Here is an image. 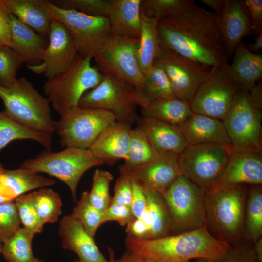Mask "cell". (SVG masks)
<instances>
[{
  "instance_id": "cell-55",
  "label": "cell",
  "mask_w": 262,
  "mask_h": 262,
  "mask_svg": "<svg viewBox=\"0 0 262 262\" xmlns=\"http://www.w3.org/2000/svg\"><path fill=\"white\" fill-rule=\"evenodd\" d=\"M252 245L259 262H262V237L253 243Z\"/></svg>"
},
{
  "instance_id": "cell-28",
  "label": "cell",
  "mask_w": 262,
  "mask_h": 262,
  "mask_svg": "<svg viewBox=\"0 0 262 262\" xmlns=\"http://www.w3.org/2000/svg\"><path fill=\"white\" fill-rule=\"evenodd\" d=\"M10 14L43 36H49L53 18L43 0H4Z\"/></svg>"
},
{
  "instance_id": "cell-60",
  "label": "cell",
  "mask_w": 262,
  "mask_h": 262,
  "mask_svg": "<svg viewBox=\"0 0 262 262\" xmlns=\"http://www.w3.org/2000/svg\"><path fill=\"white\" fill-rule=\"evenodd\" d=\"M71 262H82L78 260L72 261Z\"/></svg>"
},
{
  "instance_id": "cell-18",
  "label": "cell",
  "mask_w": 262,
  "mask_h": 262,
  "mask_svg": "<svg viewBox=\"0 0 262 262\" xmlns=\"http://www.w3.org/2000/svg\"><path fill=\"white\" fill-rule=\"evenodd\" d=\"M262 151L235 149L231 147L225 169L212 189L243 185H262Z\"/></svg>"
},
{
  "instance_id": "cell-7",
  "label": "cell",
  "mask_w": 262,
  "mask_h": 262,
  "mask_svg": "<svg viewBox=\"0 0 262 262\" xmlns=\"http://www.w3.org/2000/svg\"><path fill=\"white\" fill-rule=\"evenodd\" d=\"M103 164L89 149L67 147L60 152L48 151L35 158L28 159L20 167L37 173H45L58 179L69 187L75 200L82 176L90 168Z\"/></svg>"
},
{
  "instance_id": "cell-16",
  "label": "cell",
  "mask_w": 262,
  "mask_h": 262,
  "mask_svg": "<svg viewBox=\"0 0 262 262\" xmlns=\"http://www.w3.org/2000/svg\"><path fill=\"white\" fill-rule=\"evenodd\" d=\"M48 36L49 41L41 56V63L27 67L49 79L66 71L78 52L71 35L60 21L53 19Z\"/></svg>"
},
{
  "instance_id": "cell-32",
  "label": "cell",
  "mask_w": 262,
  "mask_h": 262,
  "mask_svg": "<svg viewBox=\"0 0 262 262\" xmlns=\"http://www.w3.org/2000/svg\"><path fill=\"white\" fill-rule=\"evenodd\" d=\"M262 237V187L248 189L245 209L243 242L252 245Z\"/></svg>"
},
{
  "instance_id": "cell-20",
  "label": "cell",
  "mask_w": 262,
  "mask_h": 262,
  "mask_svg": "<svg viewBox=\"0 0 262 262\" xmlns=\"http://www.w3.org/2000/svg\"><path fill=\"white\" fill-rule=\"evenodd\" d=\"M131 126L115 121L106 127L88 149L104 164H113L126 160L130 141Z\"/></svg>"
},
{
  "instance_id": "cell-10",
  "label": "cell",
  "mask_w": 262,
  "mask_h": 262,
  "mask_svg": "<svg viewBox=\"0 0 262 262\" xmlns=\"http://www.w3.org/2000/svg\"><path fill=\"white\" fill-rule=\"evenodd\" d=\"M43 3L52 18L61 22L68 30L79 55L93 58L110 38L107 17L90 16L73 10L63 9L49 0H43Z\"/></svg>"
},
{
  "instance_id": "cell-54",
  "label": "cell",
  "mask_w": 262,
  "mask_h": 262,
  "mask_svg": "<svg viewBox=\"0 0 262 262\" xmlns=\"http://www.w3.org/2000/svg\"><path fill=\"white\" fill-rule=\"evenodd\" d=\"M245 46L251 52L259 54L262 48V33L256 35L253 43L247 44Z\"/></svg>"
},
{
  "instance_id": "cell-37",
  "label": "cell",
  "mask_w": 262,
  "mask_h": 262,
  "mask_svg": "<svg viewBox=\"0 0 262 262\" xmlns=\"http://www.w3.org/2000/svg\"><path fill=\"white\" fill-rule=\"evenodd\" d=\"M196 5L192 0H144L141 8L147 16L158 21L168 16L188 15Z\"/></svg>"
},
{
  "instance_id": "cell-51",
  "label": "cell",
  "mask_w": 262,
  "mask_h": 262,
  "mask_svg": "<svg viewBox=\"0 0 262 262\" xmlns=\"http://www.w3.org/2000/svg\"><path fill=\"white\" fill-rule=\"evenodd\" d=\"M115 262H152L144 257L127 250Z\"/></svg>"
},
{
  "instance_id": "cell-56",
  "label": "cell",
  "mask_w": 262,
  "mask_h": 262,
  "mask_svg": "<svg viewBox=\"0 0 262 262\" xmlns=\"http://www.w3.org/2000/svg\"><path fill=\"white\" fill-rule=\"evenodd\" d=\"M108 249L109 256V262H115V258L113 249L111 247H109Z\"/></svg>"
},
{
  "instance_id": "cell-39",
  "label": "cell",
  "mask_w": 262,
  "mask_h": 262,
  "mask_svg": "<svg viewBox=\"0 0 262 262\" xmlns=\"http://www.w3.org/2000/svg\"><path fill=\"white\" fill-rule=\"evenodd\" d=\"M69 215L80 223L93 238L97 229L102 224V213L91 204L89 199V192L87 191H84L81 194L79 201Z\"/></svg>"
},
{
  "instance_id": "cell-45",
  "label": "cell",
  "mask_w": 262,
  "mask_h": 262,
  "mask_svg": "<svg viewBox=\"0 0 262 262\" xmlns=\"http://www.w3.org/2000/svg\"><path fill=\"white\" fill-rule=\"evenodd\" d=\"M219 262H259L252 245L244 242L230 245Z\"/></svg>"
},
{
  "instance_id": "cell-25",
  "label": "cell",
  "mask_w": 262,
  "mask_h": 262,
  "mask_svg": "<svg viewBox=\"0 0 262 262\" xmlns=\"http://www.w3.org/2000/svg\"><path fill=\"white\" fill-rule=\"evenodd\" d=\"M55 183L54 180L27 169L7 170L2 167L0 169V199L2 202L14 201L28 191Z\"/></svg>"
},
{
  "instance_id": "cell-43",
  "label": "cell",
  "mask_w": 262,
  "mask_h": 262,
  "mask_svg": "<svg viewBox=\"0 0 262 262\" xmlns=\"http://www.w3.org/2000/svg\"><path fill=\"white\" fill-rule=\"evenodd\" d=\"M21 224L33 233H41L44 224L41 221L33 205L31 193L24 194L14 200Z\"/></svg>"
},
{
  "instance_id": "cell-30",
  "label": "cell",
  "mask_w": 262,
  "mask_h": 262,
  "mask_svg": "<svg viewBox=\"0 0 262 262\" xmlns=\"http://www.w3.org/2000/svg\"><path fill=\"white\" fill-rule=\"evenodd\" d=\"M141 29L137 50V58L144 75L153 66L161 43L157 30L158 20L147 16L141 8Z\"/></svg>"
},
{
  "instance_id": "cell-47",
  "label": "cell",
  "mask_w": 262,
  "mask_h": 262,
  "mask_svg": "<svg viewBox=\"0 0 262 262\" xmlns=\"http://www.w3.org/2000/svg\"><path fill=\"white\" fill-rule=\"evenodd\" d=\"M120 174L116 180L111 203L119 204L131 207L132 198L131 181L126 175Z\"/></svg>"
},
{
  "instance_id": "cell-38",
  "label": "cell",
  "mask_w": 262,
  "mask_h": 262,
  "mask_svg": "<svg viewBox=\"0 0 262 262\" xmlns=\"http://www.w3.org/2000/svg\"><path fill=\"white\" fill-rule=\"evenodd\" d=\"M31 196L37 213L43 224L58 220L62 213V204L57 192L42 188L31 193Z\"/></svg>"
},
{
  "instance_id": "cell-23",
  "label": "cell",
  "mask_w": 262,
  "mask_h": 262,
  "mask_svg": "<svg viewBox=\"0 0 262 262\" xmlns=\"http://www.w3.org/2000/svg\"><path fill=\"white\" fill-rule=\"evenodd\" d=\"M11 48L19 55L26 66L39 64L47 47L45 36L37 33L15 16L9 13Z\"/></svg>"
},
{
  "instance_id": "cell-57",
  "label": "cell",
  "mask_w": 262,
  "mask_h": 262,
  "mask_svg": "<svg viewBox=\"0 0 262 262\" xmlns=\"http://www.w3.org/2000/svg\"><path fill=\"white\" fill-rule=\"evenodd\" d=\"M194 262H219V260L211 259L207 258L196 259Z\"/></svg>"
},
{
  "instance_id": "cell-24",
  "label": "cell",
  "mask_w": 262,
  "mask_h": 262,
  "mask_svg": "<svg viewBox=\"0 0 262 262\" xmlns=\"http://www.w3.org/2000/svg\"><path fill=\"white\" fill-rule=\"evenodd\" d=\"M188 145L218 143L230 145L223 121L193 113L178 127Z\"/></svg>"
},
{
  "instance_id": "cell-11",
  "label": "cell",
  "mask_w": 262,
  "mask_h": 262,
  "mask_svg": "<svg viewBox=\"0 0 262 262\" xmlns=\"http://www.w3.org/2000/svg\"><path fill=\"white\" fill-rule=\"evenodd\" d=\"M55 131L62 146L88 149L101 132L115 121L106 110L75 107L62 115Z\"/></svg>"
},
{
  "instance_id": "cell-36",
  "label": "cell",
  "mask_w": 262,
  "mask_h": 262,
  "mask_svg": "<svg viewBox=\"0 0 262 262\" xmlns=\"http://www.w3.org/2000/svg\"><path fill=\"white\" fill-rule=\"evenodd\" d=\"M158 153L145 133L137 126L131 130L127 158L119 167L128 169L142 165Z\"/></svg>"
},
{
  "instance_id": "cell-19",
  "label": "cell",
  "mask_w": 262,
  "mask_h": 262,
  "mask_svg": "<svg viewBox=\"0 0 262 262\" xmlns=\"http://www.w3.org/2000/svg\"><path fill=\"white\" fill-rule=\"evenodd\" d=\"M219 26L228 58L244 37L254 35L255 32L246 5L241 0H225L219 15Z\"/></svg>"
},
{
  "instance_id": "cell-35",
  "label": "cell",
  "mask_w": 262,
  "mask_h": 262,
  "mask_svg": "<svg viewBox=\"0 0 262 262\" xmlns=\"http://www.w3.org/2000/svg\"><path fill=\"white\" fill-rule=\"evenodd\" d=\"M143 190L152 220L151 239L172 235L170 220L163 196L150 190Z\"/></svg>"
},
{
  "instance_id": "cell-50",
  "label": "cell",
  "mask_w": 262,
  "mask_h": 262,
  "mask_svg": "<svg viewBox=\"0 0 262 262\" xmlns=\"http://www.w3.org/2000/svg\"><path fill=\"white\" fill-rule=\"evenodd\" d=\"M127 236L137 239H150V234L141 218H134L127 225Z\"/></svg>"
},
{
  "instance_id": "cell-41",
  "label": "cell",
  "mask_w": 262,
  "mask_h": 262,
  "mask_svg": "<svg viewBox=\"0 0 262 262\" xmlns=\"http://www.w3.org/2000/svg\"><path fill=\"white\" fill-rule=\"evenodd\" d=\"M23 62L9 46L0 45V86L9 87L17 79L16 73Z\"/></svg>"
},
{
  "instance_id": "cell-31",
  "label": "cell",
  "mask_w": 262,
  "mask_h": 262,
  "mask_svg": "<svg viewBox=\"0 0 262 262\" xmlns=\"http://www.w3.org/2000/svg\"><path fill=\"white\" fill-rule=\"evenodd\" d=\"M136 90L141 108L158 99L176 98L166 74L161 67L155 64L144 75L142 83Z\"/></svg>"
},
{
  "instance_id": "cell-27",
  "label": "cell",
  "mask_w": 262,
  "mask_h": 262,
  "mask_svg": "<svg viewBox=\"0 0 262 262\" xmlns=\"http://www.w3.org/2000/svg\"><path fill=\"white\" fill-rule=\"evenodd\" d=\"M226 71L242 91L248 92L262 77V55L250 51L241 41Z\"/></svg>"
},
{
  "instance_id": "cell-17",
  "label": "cell",
  "mask_w": 262,
  "mask_h": 262,
  "mask_svg": "<svg viewBox=\"0 0 262 262\" xmlns=\"http://www.w3.org/2000/svg\"><path fill=\"white\" fill-rule=\"evenodd\" d=\"M179 154L158 153L147 163L131 168H119L120 174L136 181L143 188L163 194L180 175Z\"/></svg>"
},
{
  "instance_id": "cell-46",
  "label": "cell",
  "mask_w": 262,
  "mask_h": 262,
  "mask_svg": "<svg viewBox=\"0 0 262 262\" xmlns=\"http://www.w3.org/2000/svg\"><path fill=\"white\" fill-rule=\"evenodd\" d=\"M135 218L131 208L124 205L111 203L102 212V224L109 221H116L121 226L127 225Z\"/></svg>"
},
{
  "instance_id": "cell-21",
  "label": "cell",
  "mask_w": 262,
  "mask_h": 262,
  "mask_svg": "<svg viewBox=\"0 0 262 262\" xmlns=\"http://www.w3.org/2000/svg\"><path fill=\"white\" fill-rule=\"evenodd\" d=\"M58 232L62 239V247L74 252L82 262H109L97 247L94 238L70 215L61 219Z\"/></svg>"
},
{
  "instance_id": "cell-14",
  "label": "cell",
  "mask_w": 262,
  "mask_h": 262,
  "mask_svg": "<svg viewBox=\"0 0 262 262\" xmlns=\"http://www.w3.org/2000/svg\"><path fill=\"white\" fill-rule=\"evenodd\" d=\"M241 91L224 68L213 67L189 102L191 110L223 121Z\"/></svg>"
},
{
  "instance_id": "cell-4",
  "label": "cell",
  "mask_w": 262,
  "mask_h": 262,
  "mask_svg": "<svg viewBox=\"0 0 262 262\" xmlns=\"http://www.w3.org/2000/svg\"><path fill=\"white\" fill-rule=\"evenodd\" d=\"M5 113L12 119L36 131L52 134L56 123L50 102L25 77L17 78L9 87L0 86Z\"/></svg>"
},
{
  "instance_id": "cell-5",
  "label": "cell",
  "mask_w": 262,
  "mask_h": 262,
  "mask_svg": "<svg viewBox=\"0 0 262 262\" xmlns=\"http://www.w3.org/2000/svg\"><path fill=\"white\" fill-rule=\"evenodd\" d=\"M92 58L91 56L83 57L78 54L66 71L48 79L44 83V93L60 116L78 106L83 95L101 81L103 73L92 66Z\"/></svg>"
},
{
  "instance_id": "cell-42",
  "label": "cell",
  "mask_w": 262,
  "mask_h": 262,
  "mask_svg": "<svg viewBox=\"0 0 262 262\" xmlns=\"http://www.w3.org/2000/svg\"><path fill=\"white\" fill-rule=\"evenodd\" d=\"M51 2L60 8L93 16L107 17L110 6V0H59Z\"/></svg>"
},
{
  "instance_id": "cell-53",
  "label": "cell",
  "mask_w": 262,
  "mask_h": 262,
  "mask_svg": "<svg viewBox=\"0 0 262 262\" xmlns=\"http://www.w3.org/2000/svg\"><path fill=\"white\" fill-rule=\"evenodd\" d=\"M199 1L214 10V13L220 15L224 7L225 0H199Z\"/></svg>"
},
{
  "instance_id": "cell-22",
  "label": "cell",
  "mask_w": 262,
  "mask_h": 262,
  "mask_svg": "<svg viewBox=\"0 0 262 262\" xmlns=\"http://www.w3.org/2000/svg\"><path fill=\"white\" fill-rule=\"evenodd\" d=\"M141 0H110L107 15L112 36L139 39Z\"/></svg>"
},
{
  "instance_id": "cell-8",
  "label": "cell",
  "mask_w": 262,
  "mask_h": 262,
  "mask_svg": "<svg viewBox=\"0 0 262 262\" xmlns=\"http://www.w3.org/2000/svg\"><path fill=\"white\" fill-rule=\"evenodd\" d=\"M140 105L135 88L121 80L103 74L100 82L85 93L78 106L106 110L111 112L115 121L131 125L138 118L136 107Z\"/></svg>"
},
{
  "instance_id": "cell-2",
  "label": "cell",
  "mask_w": 262,
  "mask_h": 262,
  "mask_svg": "<svg viewBox=\"0 0 262 262\" xmlns=\"http://www.w3.org/2000/svg\"><path fill=\"white\" fill-rule=\"evenodd\" d=\"M125 242L127 250L152 262H188L199 258L219 260L230 246L213 237L205 225L155 239H137L127 236Z\"/></svg>"
},
{
  "instance_id": "cell-3",
  "label": "cell",
  "mask_w": 262,
  "mask_h": 262,
  "mask_svg": "<svg viewBox=\"0 0 262 262\" xmlns=\"http://www.w3.org/2000/svg\"><path fill=\"white\" fill-rule=\"evenodd\" d=\"M248 189L245 185L205 190V226L216 239L243 242Z\"/></svg>"
},
{
  "instance_id": "cell-40",
  "label": "cell",
  "mask_w": 262,
  "mask_h": 262,
  "mask_svg": "<svg viewBox=\"0 0 262 262\" xmlns=\"http://www.w3.org/2000/svg\"><path fill=\"white\" fill-rule=\"evenodd\" d=\"M113 179V176L109 171L97 169L94 173L89 199L91 204L101 213L111 204L109 186Z\"/></svg>"
},
{
  "instance_id": "cell-26",
  "label": "cell",
  "mask_w": 262,
  "mask_h": 262,
  "mask_svg": "<svg viewBox=\"0 0 262 262\" xmlns=\"http://www.w3.org/2000/svg\"><path fill=\"white\" fill-rule=\"evenodd\" d=\"M137 127L159 153L180 154L188 145L178 127L144 117L137 119Z\"/></svg>"
},
{
  "instance_id": "cell-44",
  "label": "cell",
  "mask_w": 262,
  "mask_h": 262,
  "mask_svg": "<svg viewBox=\"0 0 262 262\" xmlns=\"http://www.w3.org/2000/svg\"><path fill=\"white\" fill-rule=\"evenodd\" d=\"M21 222L14 201L0 203V242L12 237L20 228Z\"/></svg>"
},
{
  "instance_id": "cell-49",
  "label": "cell",
  "mask_w": 262,
  "mask_h": 262,
  "mask_svg": "<svg viewBox=\"0 0 262 262\" xmlns=\"http://www.w3.org/2000/svg\"><path fill=\"white\" fill-rule=\"evenodd\" d=\"M254 31L257 34L262 33V0H244Z\"/></svg>"
},
{
  "instance_id": "cell-29",
  "label": "cell",
  "mask_w": 262,
  "mask_h": 262,
  "mask_svg": "<svg viewBox=\"0 0 262 262\" xmlns=\"http://www.w3.org/2000/svg\"><path fill=\"white\" fill-rule=\"evenodd\" d=\"M193 113L189 102L177 98H160L141 108L142 117L179 127Z\"/></svg>"
},
{
  "instance_id": "cell-34",
  "label": "cell",
  "mask_w": 262,
  "mask_h": 262,
  "mask_svg": "<svg viewBox=\"0 0 262 262\" xmlns=\"http://www.w3.org/2000/svg\"><path fill=\"white\" fill-rule=\"evenodd\" d=\"M35 233L20 227L10 238L2 243V253L9 262H33L34 256L32 243Z\"/></svg>"
},
{
  "instance_id": "cell-15",
  "label": "cell",
  "mask_w": 262,
  "mask_h": 262,
  "mask_svg": "<svg viewBox=\"0 0 262 262\" xmlns=\"http://www.w3.org/2000/svg\"><path fill=\"white\" fill-rule=\"evenodd\" d=\"M154 64L161 67L166 74L175 97L188 102L212 69L161 45Z\"/></svg>"
},
{
  "instance_id": "cell-13",
  "label": "cell",
  "mask_w": 262,
  "mask_h": 262,
  "mask_svg": "<svg viewBox=\"0 0 262 262\" xmlns=\"http://www.w3.org/2000/svg\"><path fill=\"white\" fill-rule=\"evenodd\" d=\"M139 39L110 36L93 56L98 70L138 88L144 78L137 58Z\"/></svg>"
},
{
  "instance_id": "cell-12",
  "label": "cell",
  "mask_w": 262,
  "mask_h": 262,
  "mask_svg": "<svg viewBox=\"0 0 262 262\" xmlns=\"http://www.w3.org/2000/svg\"><path fill=\"white\" fill-rule=\"evenodd\" d=\"M261 111L248 92L235 96L222 121L233 148L262 151Z\"/></svg>"
},
{
  "instance_id": "cell-1",
  "label": "cell",
  "mask_w": 262,
  "mask_h": 262,
  "mask_svg": "<svg viewBox=\"0 0 262 262\" xmlns=\"http://www.w3.org/2000/svg\"><path fill=\"white\" fill-rule=\"evenodd\" d=\"M161 45L182 56L210 67L228 66L219 26V15L197 5L186 16L157 22Z\"/></svg>"
},
{
  "instance_id": "cell-52",
  "label": "cell",
  "mask_w": 262,
  "mask_h": 262,
  "mask_svg": "<svg viewBox=\"0 0 262 262\" xmlns=\"http://www.w3.org/2000/svg\"><path fill=\"white\" fill-rule=\"evenodd\" d=\"M0 27L10 28L9 13L4 0H0Z\"/></svg>"
},
{
  "instance_id": "cell-58",
  "label": "cell",
  "mask_w": 262,
  "mask_h": 262,
  "mask_svg": "<svg viewBox=\"0 0 262 262\" xmlns=\"http://www.w3.org/2000/svg\"><path fill=\"white\" fill-rule=\"evenodd\" d=\"M33 262H43L36 257H34Z\"/></svg>"
},
{
  "instance_id": "cell-48",
  "label": "cell",
  "mask_w": 262,
  "mask_h": 262,
  "mask_svg": "<svg viewBox=\"0 0 262 262\" xmlns=\"http://www.w3.org/2000/svg\"><path fill=\"white\" fill-rule=\"evenodd\" d=\"M130 180L132 186L131 208L134 217L139 218L147 206V198L142 187L134 180Z\"/></svg>"
},
{
  "instance_id": "cell-6",
  "label": "cell",
  "mask_w": 262,
  "mask_h": 262,
  "mask_svg": "<svg viewBox=\"0 0 262 262\" xmlns=\"http://www.w3.org/2000/svg\"><path fill=\"white\" fill-rule=\"evenodd\" d=\"M168 213L172 235L205 225V190L180 175L162 195Z\"/></svg>"
},
{
  "instance_id": "cell-59",
  "label": "cell",
  "mask_w": 262,
  "mask_h": 262,
  "mask_svg": "<svg viewBox=\"0 0 262 262\" xmlns=\"http://www.w3.org/2000/svg\"><path fill=\"white\" fill-rule=\"evenodd\" d=\"M2 244L0 242V254L2 253Z\"/></svg>"
},
{
  "instance_id": "cell-9",
  "label": "cell",
  "mask_w": 262,
  "mask_h": 262,
  "mask_svg": "<svg viewBox=\"0 0 262 262\" xmlns=\"http://www.w3.org/2000/svg\"><path fill=\"white\" fill-rule=\"evenodd\" d=\"M231 150L230 145L222 144L188 145L179 154L180 174L204 190L211 189L222 175Z\"/></svg>"
},
{
  "instance_id": "cell-33",
  "label": "cell",
  "mask_w": 262,
  "mask_h": 262,
  "mask_svg": "<svg viewBox=\"0 0 262 262\" xmlns=\"http://www.w3.org/2000/svg\"><path fill=\"white\" fill-rule=\"evenodd\" d=\"M52 136L29 129L12 119L4 111L0 112V152L12 141L22 139L36 141L50 151Z\"/></svg>"
}]
</instances>
